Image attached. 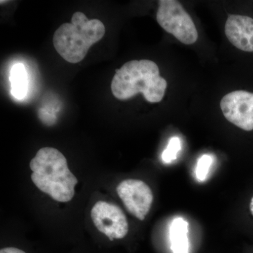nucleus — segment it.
<instances>
[{
    "instance_id": "nucleus-8",
    "label": "nucleus",
    "mask_w": 253,
    "mask_h": 253,
    "mask_svg": "<svg viewBox=\"0 0 253 253\" xmlns=\"http://www.w3.org/2000/svg\"><path fill=\"white\" fill-rule=\"evenodd\" d=\"M224 31L233 45L246 52H253V18L230 15L226 20Z\"/></svg>"
},
{
    "instance_id": "nucleus-2",
    "label": "nucleus",
    "mask_w": 253,
    "mask_h": 253,
    "mask_svg": "<svg viewBox=\"0 0 253 253\" xmlns=\"http://www.w3.org/2000/svg\"><path fill=\"white\" fill-rule=\"evenodd\" d=\"M167 81L160 76L159 68L147 59L128 61L116 70L111 83V91L116 99L125 101L139 93L150 103L162 101Z\"/></svg>"
},
{
    "instance_id": "nucleus-5",
    "label": "nucleus",
    "mask_w": 253,
    "mask_h": 253,
    "mask_svg": "<svg viewBox=\"0 0 253 253\" xmlns=\"http://www.w3.org/2000/svg\"><path fill=\"white\" fill-rule=\"evenodd\" d=\"M91 217L96 229L110 241L124 239L128 234L129 225L126 214L116 205L98 201L91 209Z\"/></svg>"
},
{
    "instance_id": "nucleus-1",
    "label": "nucleus",
    "mask_w": 253,
    "mask_h": 253,
    "mask_svg": "<svg viewBox=\"0 0 253 253\" xmlns=\"http://www.w3.org/2000/svg\"><path fill=\"white\" fill-rule=\"evenodd\" d=\"M30 168L33 171L32 181L42 192L57 202H69L74 197L78 179L59 150L51 147L40 149L31 160Z\"/></svg>"
},
{
    "instance_id": "nucleus-12",
    "label": "nucleus",
    "mask_w": 253,
    "mask_h": 253,
    "mask_svg": "<svg viewBox=\"0 0 253 253\" xmlns=\"http://www.w3.org/2000/svg\"><path fill=\"white\" fill-rule=\"evenodd\" d=\"M212 162V157L211 155L204 154L199 158L196 168V175L198 180H206Z\"/></svg>"
},
{
    "instance_id": "nucleus-14",
    "label": "nucleus",
    "mask_w": 253,
    "mask_h": 253,
    "mask_svg": "<svg viewBox=\"0 0 253 253\" xmlns=\"http://www.w3.org/2000/svg\"><path fill=\"white\" fill-rule=\"evenodd\" d=\"M250 210H251V214L253 216V197L251 199V204H250Z\"/></svg>"
},
{
    "instance_id": "nucleus-11",
    "label": "nucleus",
    "mask_w": 253,
    "mask_h": 253,
    "mask_svg": "<svg viewBox=\"0 0 253 253\" xmlns=\"http://www.w3.org/2000/svg\"><path fill=\"white\" fill-rule=\"evenodd\" d=\"M181 150V141L179 137L174 136L171 138L167 147L163 151L162 159L163 162L169 163L177 158V155Z\"/></svg>"
},
{
    "instance_id": "nucleus-10",
    "label": "nucleus",
    "mask_w": 253,
    "mask_h": 253,
    "mask_svg": "<svg viewBox=\"0 0 253 253\" xmlns=\"http://www.w3.org/2000/svg\"><path fill=\"white\" fill-rule=\"evenodd\" d=\"M9 81L11 84V94L16 99H23L28 91V74L24 65L16 63L13 66Z\"/></svg>"
},
{
    "instance_id": "nucleus-13",
    "label": "nucleus",
    "mask_w": 253,
    "mask_h": 253,
    "mask_svg": "<svg viewBox=\"0 0 253 253\" xmlns=\"http://www.w3.org/2000/svg\"><path fill=\"white\" fill-rule=\"evenodd\" d=\"M0 253H26L22 250L14 247H6L1 249Z\"/></svg>"
},
{
    "instance_id": "nucleus-9",
    "label": "nucleus",
    "mask_w": 253,
    "mask_h": 253,
    "mask_svg": "<svg viewBox=\"0 0 253 253\" xmlns=\"http://www.w3.org/2000/svg\"><path fill=\"white\" fill-rule=\"evenodd\" d=\"M189 223L184 218H174L169 228V239L172 253H189L188 238Z\"/></svg>"
},
{
    "instance_id": "nucleus-4",
    "label": "nucleus",
    "mask_w": 253,
    "mask_h": 253,
    "mask_svg": "<svg viewBox=\"0 0 253 253\" xmlns=\"http://www.w3.org/2000/svg\"><path fill=\"white\" fill-rule=\"evenodd\" d=\"M158 4L156 19L160 26L183 44H194L199 33L192 18L182 5L175 0H161Z\"/></svg>"
},
{
    "instance_id": "nucleus-7",
    "label": "nucleus",
    "mask_w": 253,
    "mask_h": 253,
    "mask_svg": "<svg viewBox=\"0 0 253 253\" xmlns=\"http://www.w3.org/2000/svg\"><path fill=\"white\" fill-rule=\"evenodd\" d=\"M220 107L229 122L245 131L253 130V93L234 91L221 100Z\"/></svg>"
},
{
    "instance_id": "nucleus-3",
    "label": "nucleus",
    "mask_w": 253,
    "mask_h": 253,
    "mask_svg": "<svg viewBox=\"0 0 253 253\" xmlns=\"http://www.w3.org/2000/svg\"><path fill=\"white\" fill-rule=\"evenodd\" d=\"M105 26L99 19H88L85 14L76 12L71 23H63L53 37L58 54L68 62L77 63L85 57L89 48L104 36Z\"/></svg>"
},
{
    "instance_id": "nucleus-6",
    "label": "nucleus",
    "mask_w": 253,
    "mask_h": 253,
    "mask_svg": "<svg viewBox=\"0 0 253 253\" xmlns=\"http://www.w3.org/2000/svg\"><path fill=\"white\" fill-rule=\"evenodd\" d=\"M116 191L128 212L139 220H144L154 201V194L148 184L139 179H125L118 184Z\"/></svg>"
}]
</instances>
